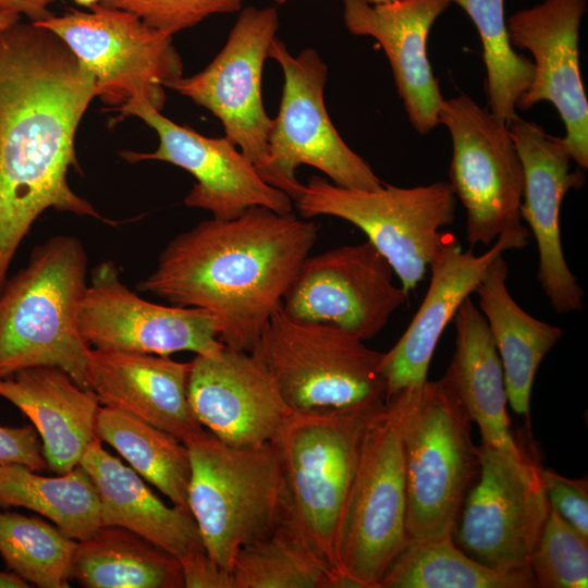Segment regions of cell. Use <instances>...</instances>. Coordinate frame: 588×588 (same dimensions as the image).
<instances>
[{"label": "cell", "instance_id": "1", "mask_svg": "<svg viewBox=\"0 0 588 588\" xmlns=\"http://www.w3.org/2000/svg\"><path fill=\"white\" fill-rule=\"evenodd\" d=\"M94 98L95 77L51 30L20 21L0 28V291L46 210L111 223L68 181Z\"/></svg>", "mask_w": 588, "mask_h": 588}, {"label": "cell", "instance_id": "2", "mask_svg": "<svg viewBox=\"0 0 588 588\" xmlns=\"http://www.w3.org/2000/svg\"><path fill=\"white\" fill-rule=\"evenodd\" d=\"M317 236L315 222L261 206L205 220L167 244L137 289L209 311L225 347L252 353Z\"/></svg>", "mask_w": 588, "mask_h": 588}, {"label": "cell", "instance_id": "3", "mask_svg": "<svg viewBox=\"0 0 588 588\" xmlns=\"http://www.w3.org/2000/svg\"><path fill=\"white\" fill-rule=\"evenodd\" d=\"M83 242L65 234L35 246L0 291V378L57 366L88 388L89 345L78 315L87 290Z\"/></svg>", "mask_w": 588, "mask_h": 588}, {"label": "cell", "instance_id": "4", "mask_svg": "<svg viewBox=\"0 0 588 588\" xmlns=\"http://www.w3.org/2000/svg\"><path fill=\"white\" fill-rule=\"evenodd\" d=\"M397 419L406 479L407 542L453 535L479 471L470 419L442 380L385 401Z\"/></svg>", "mask_w": 588, "mask_h": 588}, {"label": "cell", "instance_id": "5", "mask_svg": "<svg viewBox=\"0 0 588 588\" xmlns=\"http://www.w3.org/2000/svg\"><path fill=\"white\" fill-rule=\"evenodd\" d=\"M385 402L323 412H292L272 441L291 516L308 543L342 581L336 538L368 430Z\"/></svg>", "mask_w": 588, "mask_h": 588}, {"label": "cell", "instance_id": "6", "mask_svg": "<svg viewBox=\"0 0 588 588\" xmlns=\"http://www.w3.org/2000/svg\"><path fill=\"white\" fill-rule=\"evenodd\" d=\"M185 445L189 511L207 553L230 572L240 548L269 536L291 516L278 450L273 442L231 445L208 430Z\"/></svg>", "mask_w": 588, "mask_h": 588}, {"label": "cell", "instance_id": "7", "mask_svg": "<svg viewBox=\"0 0 588 588\" xmlns=\"http://www.w3.org/2000/svg\"><path fill=\"white\" fill-rule=\"evenodd\" d=\"M252 353L292 412L385 402L382 353L336 326L293 319L279 306Z\"/></svg>", "mask_w": 588, "mask_h": 588}, {"label": "cell", "instance_id": "8", "mask_svg": "<svg viewBox=\"0 0 588 588\" xmlns=\"http://www.w3.org/2000/svg\"><path fill=\"white\" fill-rule=\"evenodd\" d=\"M302 218L332 216L367 236L409 294L424 279L455 218L457 198L449 182L415 187L384 184L375 191L351 189L311 176L295 201Z\"/></svg>", "mask_w": 588, "mask_h": 588}, {"label": "cell", "instance_id": "9", "mask_svg": "<svg viewBox=\"0 0 588 588\" xmlns=\"http://www.w3.org/2000/svg\"><path fill=\"white\" fill-rule=\"evenodd\" d=\"M283 72L280 108L268 137V160L259 175L294 203L304 184L296 177L302 164L323 172L334 185L375 191L384 183L342 139L327 112L323 90L328 66L311 48L293 56L273 38L268 50Z\"/></svg>", "mask_w": 588, "mask_h": 588}, {"label": "cell", "instance_id": "10", "mask_svg": "<svg viewBox=\"0 0 588 588\" xmlns=\"http://www.w3.org/2000/svg\"><path fill=\"white\" fill-rule=\"evenodd\" d=\"M406 542L403 445L396 415L385 403L368 430L339 526L342 588H379Z\"/></svg>", "mask_w": 588, "mask_h": 588}, {"label": "cell", "instance_id": "11", "mask_svg": "<svg viewBox=\"0 0 588 588\" xmlns=\"http://www.w3.org/2000/svg\"><path fill=\"white\" fill-rule=\"evenodd\" d=\"M34 23L62 39L95 77L96 97L113 109L142 98L161 111L166 84L183 76L173 36L132 12L98 3Z\"/></svg>", "mask_w": 588, "mask_h": 588}, {"label": "cell", "instance_id": "12", "mask_svg": "<svg viewBox=\"0 0 588 588\" xmlns=\"http://www.w3.org/2000/svg\"><path fill=\"white\" fill-rule=\"evenodd\" d=\"M479 456L453 536L463 551L490 568H527L550 510L542 466L524 449L512 454L482 443Z\"/></svg>", "mask_w": 588, "mask_h": 588}, {"label": "cell", "instance_id": "13", "mask_svg": "<svg viewBox=\"0 0 588 588\" xmlns=\"http://www.w3.org/2000/svg\"><path fill=\"white\" fill-rule=\"evenodd\" d=\"M452 139L450 185L466 209L470 246L492 245L520 218L523 164L507 123L465 94L446 99L439 111Z\"/></svg>", "mask_w": 588, "mask_h": 588}, {"label": "cell", "instance_id": "14", "mask_svg": "<svg viewBox=\"0 0 588 588\" xmlns=\"http://www.w3.org/2000/svg\"><path fill=\"white\" fill-rule=\"evenodd\" d=\"M368 241L308 256L281 307L291 318L336 326L362 341L379 334L409 294Z\"/></svg>", "mask_w": 588, "mask_h": 588}, {"label": "cell", "instance_id": "15", "mask_svg": "<svg viewBox=\"0 0 588 588\" xmlns=\"http://www.w3.org/2000/svg\"><path fill=\"white\" fill-rule=\"evenodd\" d=\"M279 29L275 8L243 9L225 45L199 73L166 84L209 110L223 125L224 136L255 164L268 160L273 119L264 107L261 77L268 50Z\"/></svg>", "mask_w": 588, "mask_h": 588}, {"label": "cell", "instance_id": "16", "mask_svg": "<svg viewBox=\"0 0 588 588\" xmlns=\"http://www.w3.org/2000/svg\"><path fill=\"white\" fill-rule=\"evenodd\" d=\"M119 118L136 117L152 128L159 138L155 151L124 150L120 156L130 163L157 160L189 172L196 183L184 204L208 210L213 218L234 219L248 208L261 206L279 213L291 212L293 200L259 175L255 164L223 137H207L176 124L146 99H133L119 108Z\"/></svg>", "mask_w": 588, "mask_h": 588}, {"label": "cell", "instance_id": "17", "mask_svg": "<svg viewBox=\"0 0 588 588\" xmlns=\"http://www.w3.org/2000/svg\"><path fill=\"white\" fill-rule=\"evenodd\" d=\"M79 332L93 348L169 356L188 351L217 356V318L207 310L155 304L131 291L111 260L98 264L78 315Z\"/></svg>", "mask_w": 588, "mask_h": 588}, {"label": "cell", "instance_id": "18", "mask_svg": "<svg viewBox=\"0 0 588 588\" xmlns=\"http://www.w3.org/2000/svg\"><path fill=\"white\" fill-rule=\"evenodd\" d=\"M587 0H543L506 21L513 48L528 50L534 75L516 108L550 101L565 126L562 137L571 159L588 168V101L579 71L578 36Z\"/></svg>", "mask_w": 588, "mask_h": 588}, {"label": "cell", "instance_id": "19", "mask_svg": "<svg viewBox=\"0 0 588 588\" xmlns=\"http://www.w3.org/2000/svg\"><path fill=\"white\" fill-rule=\"evenodd\" d=\"M507 126L524 170L519 211L537 243V279L555 313L579 311L584 291L563 253L560 210L566 193L581 187L584 174L569 171L572 159L562 137L549 135L540 125L519 117Z\"/></svg>", "mask_w": 588, "mask_h": 588}, {"label": "cell", "instance_id": "20", "mask_svg": "<svg viewBox=\"0 0 588 588\" xmlns=\"http://www.w3.org/2000/svg\"><path fill=\"white\" fill-rule=\"evenodd\" d=\"M187 399L203 427L221 441L254 448L272 442L292 411L253 354L224 347L189 362Z\"/></svg>", "mask_w": 588, "mask_h": 588}, {"label": "cell", "instance_id": "21", "mask_svg": "<svg viewBox=\"0 0 588 588\" xmlns=\"http://www.w3.org/2000/svg\"><path fill=\"white\" fill-rule=\"evenodd\" d=\"M528 238L526 226L505 231L487 252L475 255L470 249L463 250L454 236L445 235L430 265V283L421 305L397 342L382 353L380 370L387 384L385 401L427 380L438 342L462 303L476 291L497 257L526 246Z\"/></svg>", "mask_w": 588, "mask_h": 588}, {"label": "cell", "instance_id": "22", "mask_svg": "<svg viewBox=\"0 0 588 588\" xmlns=\"http://www.w3.org/2000/svg\"><path fill=\"white\" fill-rule=\"evenodd\" d=\"M450 4L451 0H396L385 4L343 0L346 28L381 45L408 120L420 135L439 125L444 101L428 59L427 41L432 24Z\"/></svg>", "mask_w": 588, "mask_h": 588}, {"label": "cell", "instance_id": "23", "mask_svg": "<svg viewBox=\"0 0 588 588\" xmlns=\"http://www.w3.org/2000/svg\"><path fill=\"white\" fill-rule=\"evenodd\" d=\"M189 366L169 356L90 347L88 388L100 405L133 415L186 444L205 430L187 399Z\"/></svg>", "mask_w": 588, "mask_h": 588}, {"label": "cell", "instance_id": "24", "mask_svg": "<svg viewBox=\"0 0 588 588\" xmlns=\"http://www.w3.org/2000/svg\"><path fill=\"white\" fill-rule=\"evenodd\" d=\"M0 396L15 405L40 437L47 468L65 474L96 439L97 395L62 368L37 366L0 378Z\"/></svg>", "mask_w": 588, "mask_h": 588}, {"label": "cell", "instance_id": "25", "mask_svg": "<svg viewBox=\"0 0 588 588\" xmlns=\"http://www.w3.org/2000/svg\"><path fill=\"white\" fill-rule=\"evenodd\" d=\"M79 465L96 487L101 526L134 531L179 561L206 550L192 513L163 503L134 469L102 448L99 438L87 446Z\"/></svg>", "mask_w": 588, "mask_h": 588}, {"label": "cell", "instance_id": "26", "mask_svg": "<svg viewBox=\"0 0 588 588\" xmlns=\"http://www.w3.org/2000/svg\"><path fill=\"white\" fill-rule=\"evenodd\" d=\"M455 350L442 380L479 427L482 443L519 454L510 429L500 356L479 308L467 297L455 317Z\"/></svg>", "mask_w": 588, "mask_h": 588}, {"label": "cell", "instance_id": "27", "mask_svg": "<svg viewBox=\"0 0 588 588\" xmlns=\"http://www.w3.org/2000/svg\"><path fill=\"white\" fill-rule=\"evenodd\" d=\"M507 275L509 266L501 255L475 292L501 359L507 402L516 414L528 417L537 370L563 331L526 313L511 296Z\"/></svg>", "mask_w": 588, "mask_h": 588}, {"label": "cell", "instance_id": "28", "mask_svg": "<svg viewBox=\"0 0 588 588\" xmlns=\"http://www.w3.org/2000/svg\"><path fill=\"white\" fill-rule=\"evenodd\" d=\"M72 579L86 588H184L174 555L119 526H100L77 541Z\"/></svg>", "mask_w": 588, "mask_h": 588}, {"label": "cell", "instance_id": "29", "mask_svg": "<svg viewBox=\"0 0 588 588\" xmlns=\"http://www.w3.org/2000/svg\"><path fill=\"white\" fill-rule=\"evenodd\" d=\"M12 506L47 517L77 541L101 526L96 487L81 465L56 477L38 475L21 464L0 465V507Z\"/></svg>", "mask_w": 588, "mask_h": 588}, {"label": "cell", "instance_id": "30", "mask_svg": "<svg viewBox=\"0 0 588 588\" xmlns=\"http://www.w3.org/2000/svg\"><path fill=\"white\" fill-rule=\"evenodd\" d=\"M529 567L490 568L469 556L453 535L406 542L384 572L379 588H534Z\"/></svg>", "mask_w": 588, "mask_h": 588}, {"label": "cell", "instance_id": "31", "mask_svg": "<svg viewBox=\"0 0 588 588\" xmlns=\"http://www.w3.org/2000/svg\"><path fill=\"white\" fill-rule=\"evenodd\" d=\"M96 433L172 504L189 511L191 461L183 442L133 415L102 405L97 415Z\"/></svg>", "mask_w": 588, "mask_h": 588}, {"label": "cell", "instance_id": "32", "mask_svg": "<svg viewBox=\"0 0 588 588\" xmlns=\"http://www.w3.org/2000/svg\"><path fill=\"white\" fill-rule=\"evenodd\" d=\"M230 573L233 588H339L292 516L269 536L240 548Z\"/></svg>", "mask_w": 588, "mask_h": 588}, {"label": "cell", "instance_id": "33", "mask_svg": "<svg viewBox=\"0 0 588 588\" xmlns=\"http://www.w3.org/2000/svg\"><path fill=\"white\" fill-rule=\"evenodd\" d=\"M77 540L56 525L16 512L0 513V555L7 567L40 588H68Z\"/></svg>", "mask_w": 588, "mask_h": 588}, {"label": "cell", "instance_id": "34", "mask_svg": "<svg viewBox=\"0 0 588 588\" xmlns=\"http://www.w3.org/2000/svg\"><path fill=\"white\" fill-rule=\"evenodd\" d=\"M474 22L481 39L487 71L489 110L509 123L518 117L516 103L527 90L534 63L518 54L509 40L504 0H451Z\"/></svg>", "mask_w": 588, "mask_h": 588}, {"label": "cell", "instance_id": "35", "mask_svg": "<svg viewBox=\"0 0 588 588\" xmlns=\"http://www.w3.org/2000/svg\"><path fill=\"white\" fill-rule=\"evenodd\" d=\"M528 566L537 587L586 588L588 586V538L550 505Z\"/></svg>", "mask_w": 588, "mask_h": 588}, {"label": "cell", "instance_id": "36", "mask_svg": "<svg viewBox=\"0 0 588 588\" xmlns=\"http://www.w3.org/2000/svg\"><path fill=\"white\" fill-rule=\"evenodd\" d=\"M244 0H100V4L136 14L150 27L174 35L212 14L241 11Z\"/></svg>", "mask_w": 588, "mask_h": 588}, {"label": "cell", "instance_id": "37", "mask_svg": "<svg viewBox=\"0 0 588 588\" xmlns=\"http://www.w3.org/2000/svg\"><path fill=\"white\" fill-rule=\"evenodd\" d=\"M542 480L550 505L588 538V480L571 479L543 467Z\"/></svg>", "mask_w": 588, "mask_h": 588}, {"label": "cell", "instance_id": "38", "mask_svg": "<svg viewBox=\"0 0 588 588\" xmlns=\"http://www.w3.org/2000/svg\"><path fill=\"white\" fill-rule=\"evenodd\" d=\"M21 464L35 471L47 468L41 441L34 426H0V465Z\"/></svg>", "mask_w": 588, "mask_h": 588}, {"label": "cell", "instance_id": "39", "mask_svg": "<svg viewBox=\"0 0 588 588\" xmlns=\"http://www.w3.org/2000/svg\"><path fill=\"white\" fill-rule=\"evenodd\" d=\"M180 563L184 588H233L231 573L222 568L206 550Z\"/></svg>", "mask_w": 588, "mask_h": 588}, {"label": "cell", "instance_id": "40", "mask_svg": "<svg viewBox=\"0 0 588 588\" xmlns=\"http://www.w3.org/2000/svg\"><path fill=\"white\" fill-rule=\"evenodd\" d=\"M54 0H0V11L25 15L30 22L44 21L53 13L49 9Z\"/></svg>", "mask_w": 588, "mask_h": 588}, {"label": "cell", "instance_id": "41", "mask_svg": "<svg viewBox=\"0 0 588 588\" xmlns=\"http://www.w3.org/2000/svg\"><path fill=\"white\" fill-rule=\"evenodd\" d=\"M0 587L3 588H27V584L24 579L17 576L15 573L1 572L0 571Z\"/></svg>", "mask_w": 588, "mask_h": 588}, {"label": "cell", "instance_id": "42", "mask_svg": "<svg viewBox=\"0 0 588 588\" xmlns=\"http://www.w3.org/2000/svg\"><path fill=\"white\" fill-rule=\"evenodd\" d=\"M21 15L12 11H0V28L20 21Z\"/></svg>", "mask_w": 588, "mask_h": 588}, {"label": "cell", "instance_id": "43", "mask_svg": "<svg viewBox=\"0 0 588 588\" xmlns=\"http://www.w3.org/2000/svg\"><path fill=\"white\" fill-rule=\"evenodd\" d=\"M279 4H282V3H285L290 0H275ZM367 2L371 3V4H385V3H391V2H394L396 0H366Z\"/></svg>", "mask_w": 588, "mask_h": 588}, {"label": "cell", "instance_id": "44", "mask_svg": "<svg viewBox=\"0 0 588 588\" xmlns=\"http://www.w3.org/2000/svg\"><path fill=\"white\" fill-rule=\"evenodd\" d=\"M73 1L86 8H90L91 5L98 4L100 2V0H73Z\"/></svg>", "mask_w": 588, "mask_h": 588}]
</instances>
